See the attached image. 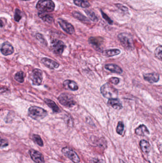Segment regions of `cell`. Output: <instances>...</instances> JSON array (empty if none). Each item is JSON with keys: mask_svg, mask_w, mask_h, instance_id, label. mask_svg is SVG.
Returning <instances> with one entry per match:
<instances>
[{"mask_svg": "<svg viewBox=\"0 0 162 163\" xmlns=\"http://www.w3.org/2000/svg\"><path fill=\"white\" fill-rule=\"evenodd\" d=\"M51 47L54 53L60 55L63 53L66 45L60 40L54 39L51 42Z\"/></svg>", "mask_w": 162, "mask_h": 163, "instance_id": "52a82bcc", "label": "cell"}, {"mask_svg": "<svg viewBox=\"0 0 162 163\" xmlns=\"http://www.w3.org/2000/svg\"><path fill=\"white\" fill-rule=\"evenodd\" d=\"M73 2L75 5L81 8H88L90 6L88 0H73Z\"/></svg>", "mask_w": 162, "mask_h": 163, "instance_id": "cb8c5ba5", "label": "cell"}, {"mask_svg": "<svg viewBox=\"0 0 162 163\" xmlns=\"http://www.w3.org/2000/svg\"><path fill=\"white\" fill-rule=\"evenodd\" d=\"M118 39L122 46L126 49L129 50L134 49L133 38L130 34L125 33H120L118 34Z\"/></svg>", "mask_w": 162, "mask_h": 163, "instance_id": "277c9868", "label": "cell"}, {"mask_svg": "<svg viewBox=\"0 0 162 163\" xmlns=\"http://www.w3.org/2000/svg\"><path fill=\"white\" fill-rule=\"evenodd\" d=\"M8 144H8V141L4 139H1V148L6 147L8 146Z\"/></svg>", "mask_w": 162, "mask_h": 163, "instance_id": "e575fe53", "label": "cell"}, {"mask_svg": "<svg viewBox=\"0 0 162 163\" xmlns=\"http://www.w3.org/2000/svg\"><path fill=\"white\" fill-rule=\"evenodd\" d=\"M58 22L60 26L65 32L69 34H73L75 32L74 26L66 20H63L61 18H59L58 20Z\"/></svg>", "mask_w": 162, "mask_h": 163, "instance_id": "9c48e42d", "label": "cell"}, {"mask_svg": "<svg viewBox=\"0 0 162 163\" xmlns=\"http://www.w3.org/2000/svg\"><path fill=\"white\" fill-rule=\"evenodd\" d=\"M1 51L2 53L5 56L11 55L14 52V48L10 43L6 42L2 43Z\"/></svg>", "mask_w": 162, "mask_h": 163, "instance_id": "7c38bea8", "label": "cell"}, {"mask_svg": "<svg viewBox=\"0 0 162 163\" xmlns=\"http://www.w3.org/2000/svg\"><path fill=\"white\" fill-rule=\"evenodd\" d=\"M100 12H101V14H102V17L104 18L105 20L108 23V24H110V25H112L113 24V21L105 13L103 12L102 11V10H100Z\"/></svg>", "mask_w": 162, "mask_h": 163, "instance_id": "4dcf8cb0", "label": "cell"}, {"mask_svg": "<svg viewBox=\"0 0 162 163\" xmlns=\"http://www.w3.org/2000/svg\"><path fill=\"white\" fill-rule=\"evenodd\" d=\"M92 163H102L101 160L98 159H94L92 160Z\"/></svg>", "mask_w": 162, "mask_h": 163, "instance_id": "d590c367", "label": "cell"}, {"mask_svg": "<svg viewBox=\"0 0 162 163\" xmlns=\"http://www.w3.org/2000/svg\"><path fill=\"white\" fill-rule=\"evenodd\" d=\"M32 139L36 144L40 146H43V142L40 136L38 135H33Z\"/></svg>", "mask_w": 162, "mask_h": 163, "instance_id": "4316f807", "label": "cell"}, {"mask_svg": "<svg viewBox=\"0 0 162 163\" xmlns=\"http://www.w3.org/2000/svg\"><path fill=\"white\" fill-rule=\"evenodd\" d=\"M36 7L41 13L52 12L55 10V4L52 0H39Z\"/></svg>", "mask_w": 162, "mask_h": 163, "instance_id": "7a4b0ae2", "label": "cell"}, {"mask_svg": "<svg viewBox=\"0 0 162 163\" xmlns=\"http://www.w3.org/2000/svg\"><path fill=\"white\" fill-rule=\"evenodd\" d=\"M103 41L104 39L102 37H91L88 39L89 44L96 50H97L101 49V46L103 43Z\"/></svg>", "mask_w": 162, "mask_h": 163, "instance_id": "8fae6325", "label": "cell"}, {"mask_svg": "<svg viewBox=\"0 0 162 163\" xmlns=\"http://www.w3.org/2000/svg\"><path fill=\"white\" fill-rule=\"evenodd\" d=\"M135 133L140 136H145L150 134L149 130L144 125H141L135 129Z\"/></svg>", "mask_w": 162, "mask_h": 163, "instance_id": "ac0fdd59", "label": "cell"}, {"mask_svg": "<svg viewBox=\"0 0 162 163\" xmlns=\"http://www.w3.org/2000/svg\"><path fill=\"white\" fill-rule=\"evenodd\" d=\"M36 37L37 40H39L41 43L45 44V45H46V44L47 45V42H46V40L44 39V37H43V36L41 34H40V33H37L36 34Z\"/></svg>", "mask_w": 162, "mask_h": 163, "instance_id": "1f68e13d", "label": "cell"}, {"mask_svg": "<svg viewBox=\"0 0 162 163\" xmlns=\"http://www.w3.org/2000/svg\"><path fill=\"white\" fill-rule=\"evenodd\" d=\"M48 115V112L45 109L36 106L30 107L28 110V115L35 120H40L45 118Z\"/></svg>", "mask_w": 162, "mask_h": 163, "instance_id": "6da1fadb", "label": "cell"}, {"mask_svg": "<svg viewBox=\"0 0 162 163\" xmlns=\"http://www.w3.org/2000/svg\"><path fill=\"white\" fill-rule=\"evenodd\" d=\"M38 15L43 21L48 23H52L54 22V17L50 14L45 13H38Z\"/></svg>", "mask_w": 162, "mask_h": 163, "instance_id": "d6986e66", "label": "cell"}, {"mask_svg": "<svg viewBox=\"0 0 162 163\" xmlns=\"http://www.w3.org/2000/svg\"><path fill=\"white\" fill-rule=\"evenodd\" d=\"M44 102L47 104V105L50 107L52 111L54 112V113H60V109L58 105L56 104L54 102V101H52L50 99H48V98H45L44 99Z\"/></svg>", "mask_w": 162, "mask_h": 163, "instance_id": "ffe728a7", "label": "cell"}, {"mask_svg": "<svg viewBox=\"0 0 162 163\" xmlns=\"http://www.w3.org/2000/svg\"><path fill=\"white\" fill-rule=\"evenodd\" d=\"M155 55L157 59L162 61V46H158L155 49Z\"/></svg>", "mask_w": 162, "mask_h": 163, "instance_id": "83f0119b", "label": "cell"}, {"mask_svg": "<svg viewBox=\"0 0 162 163\" xmlns=\"http://www.w3.org/2000/svg\"><path fill=\"white\" fill-rule=\"evenodd\" d=\"M15 80L20 83H22L24 81V73L22 71L17 72L14 76Z\"/></svg>", "mask_w": 162, "mask_h": 163, "instance_id": "484cf974", "label": "cell"}, {"mask_svg": "<svg viewBox=\"0 0 162 163\" xmlns=\"http://www.w3.org/2000/svg\"><path fill=\"white\" fill-rule=\"evenodd\" d=\"M21 18H22V16H21V10L18 8H16L15 10V14H14V20L17 22H19L21 20Z\"/></svg>", "mask_w": 162, "mask_h": 163, "instance_id": "f546056e", "label": "cell"}, {"mask_svg": "<svg viewBox=\"0 0 162 163\" xmlns=\"http://www.w3.org/2000/svg\"><path fill=\"white\" fill-rule=\"evenodd\" d=\"M61 151L65 156L69 158L73 163H79L80 162L79 156L72 148L68 147H63Z\"/></svg>", "mask_w": 162, "mask_h": 163, "instance_id": "8992f818", "label": "cell"}, {"mask_svg": "<svg viewBox=\"0 0 162 163\" xmlns=\"http://www.w3.org/2000/svg\"><path fill=\"white\" fill-rule=\"evenodd\" d=\"M107 104L115 109L120 110L123 108V105L120 100L117 98L109 99L107 102Z\"/></svg>", "mask_w": 162, "mask_h": 163, "instance_id": "2e32d148", "label": "cell"}, {"mask_svg": "<svg viewBox=\"0 0 162 163\" xmlns=\"http://www.w3.org/2000/svg\"><path fill=\"white\" fill-rule=\"evenodd\" d=\"M105 68L107 70L110 71L111 72L114 73L121 74L123 73V70L119 66L115 64H106Z\"/></svg>", "mask_w": 162, "mask_h": 163, "instance_id": "e0dca14e", "label": "cell"}, {"mask_svg": "<svg viewBox=\"0 0 162 163\" xmlns=\"http://www.w3.org/2000/svg\"><path fill=\"white\" fill-rule=\"evenodd\" d=\"M140 148L143 152H144L145 153H149L150 151V145L149 142L146 140H142L140 141L139 143Z\"/></svg>", "mask_w": 162, "mask_h": 163, "instance_id": "7402d4cb", "label": "cell"}, {"mask_svg": "<svg viewBox=\"0 0 162 163\" xmlns=\"http://www.w3.org/2000/svg\"><path fill=\"white\" fill-rule=\"evenodd\" d=\"M31 79L34 85H40L43 80L42 71L40 69H34L31 73Z\"/></svg>", "mask_w": 162, "mask_h": 163, "instance_id": "ba28073f", "label": "cell"}, {"mask_svg": "<svg viewBox=\"0 0 162 163\" xmlns=\"http://www.w3.org/2000/svg\"><path fill=\"white\" fill-rule=\"evenodd\" d=\"M109 81L111 83L117 85L119 83V79L117 77H111L109 79Z\"/></svg>", "mask_w": 162, "mask_h": 163, "instance_id": "836d02e7", "label": "cell"}, {"mask_svg": "<svg viewBox=\"0 0 162 163\" xmlns=\"http://www.w3.org/2000/svg\"><path fill=\"white\" fill-rule=\"evenodd\" d=\"M121 53L119 49H114L106 50L102 52V54L107 57H112L115 55H118Z\"/></svg>", "mask_w": 162, "mask_h": 163, "instance_id": "603a6c76", "label": "cell"}, {"mask_svg": "<svg viewBox=\"0 0 162 163\" xmlns=\"http://www.w3.org/2000/svg\"><path fill=\"white\" fill-rule=\"evenodd\" d=\"M143 77L145 80L151 84L157 83L159 80V75L156 73L145 74Z\"/></svg>", "mask_w": 162, "mask_h": 163, "instance_id": "5bb4252c", "label": "cell"}, {"mask_svg": "<svg viewBox=\"0 0 162 163\" xmlns=\"http://www.w3.org/2000/svg\"><path fill=\"white\" fill-rule=\"evenodd\" d=\"M124 130V125L122 121H119L116 128L117 133L120 135H122Z\"/></svg>", "mask_w": 162, "mask_h": 163, "instance_id": "f1b7e54d", "label": "cell"}, {"mask_svg": "<svg viewBox=\"0 0 162 163\" xmlns=\"http://www.w3.org/2000/svg\"><path fill=\"white\" fill-rule=\"evenodd\" d=\"M85 13H86L88 18L92 21L94 22H97L98 21V18L95 14V13L93 12L92 11H90V10H85Z\"/></svg>", "mask_w": 162, "mask_h": 163, "instance_id": "d4e9b609", "label": "cell"}, {"mask_svg": "<svg viewBox=\"0 0 162 163\" xmlns=\"http://www.w3.org/2000/svg\"><path fill=\"white\" fill-rule=\"evenodd\" d=\"M72 15L73 17H75L76 19L80 21L83 23H86L88 24L90 23L89 20H88V18H87L86 16H84V15L78 12L74 11L72 12Z\"/></svg>", "mask_w": 162, "mask_h": 163, "instance_id": "44dd1931", "label": "cell"}, {"mask_svg": "<svg viewBox=\"0 0 162 163\" xmlns=\"http://www.w3.org/2000/svg\"><path fill=\"white\" fill-rule=\"evenodd\" d=\"M59 102L66 107H72L76 104V103L72 95L67 93H62L59 96Z\"/></svg>", "mask_w": 162, "mask_h": 163, "instance_id": "5b68a950", "label": "cell"}, {"mask_svg": "<svg viewBox=\"0 0 162 163\" xmlns=\"http://www.w3.org/2000/svg\"><path fill=\"white\" fill-rule=\"evenodd\" d=\"M2 23H3V22H2V20H1V27H3V25H2Z\"/></svg>", "mask_w": 162, "mask_h": 163, "instance_id": "74e56055", "label": "cell"}, {"mask_svg": "<svg viewBox=\"0 0 162 163\" xmlns=\"http://www.w3.org/2000/svg\"><path fill=\"white\" fill-rule=\"evenodd\" d=\"M63 86L67 90L76 91L78 90L79 86L74 81L70 80H66L63 82Z\"/></svg>", "mask_w": 162, "mask_h": 163, "instance_id": "9a60e30c", "label": "cell"}, {"mask_svg": "<svg viewBox=\"0 0 162 163\" xmlns=\"http://www.w3.org/2000/svg\"><path fill=\"white\" fill-rule=\"evenodd\" d=\"M32 160L36 163H45L44 156L40 152L34 149H31L29 151Z\"/></svg>", "mask_w": 162, "mask_h": 163, "instance_id": "30bf717a", "label": "cell"}, {"mask_svg": "<svg viewBox=\"0 0 162 163\" xmlns=\"http://www.w3.org/2000/svg\"><path fill=\"white\" fill-rule=\"evenodd\" d=\"M100 92L104 97L109 99L117 98L118 96V92L117 89L109 83L103 84L100 88Z\"/></svg>", "mask_w": 162, "mask_h": 163, "instance_id": "3957f363", "label": "cell"}, {"mask_svg": "<svg viewBox=\"0 0 162 163\" xmlns=\"http://www.w3.org/2000/svg\"><path fill=\"white\" fill-rule=\"evenodd\" d=\"M21 1H29V0H21Z\"/></svg>", "mask_w": 162, "mask_h": 163, "instance_id": "f35d334b", "label": "cell"}, {"mask_svg": "<svg viewBox=\"0 0 162 163\" xmlns=\"http://www.w3.org/2000/svg\"><path fill=\"white\" fill-rule=\"evenodd\" d=\"M116 6L119 10L122 11V12H128V8L126 7V6L122 5V4H117Z\"/></svg>", "mask_w": 162, "mask_h": 163, "instance_id": "d6a6232c", "label": "cell"}, {"mask_svg": "<svg viewBox=\"0 0 162 163\" xmlns=\"http://www.w3.org/2000/svg\"><path fill=\"white\" fill-rule=\"evenodd\" d=\"M41 62L45 66L50 68V69H56V68H58L60 66V64L56 62V61L50 59H49V58H42L41 59Z\"/></svg>", "mask_w": 162, "mask_h": 163, "instance_id": "4fadbf2b", "label": "cell"}, {"mask_svg": "<svg viewBox=\"0 0 162 163\" xmlns=\"http://www.w3.org/2000/svg\"><path fill=\"white\" fill-rule=\"evenodd\" d=\"M159 112L161 113V114L162 115V106H160L159 108Z\"/></svg>", "mask_w": 162, "mask_h": 163, "instance_id": "8d00e7d4", "label": "cell"}]
</instances>
